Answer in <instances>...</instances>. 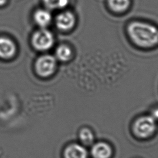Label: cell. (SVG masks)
<instances>
[{"mask_svg": "<svg viewBox=\"0 0 158 158\" xmlns=\"http://www.w3.org/2000/svg\"><path fill=\"white\" fill-rule=\"evenodd\" d=\"M15 51V44L12 40L6 37H0L1 58L10 59L14 56Z\"/></svg>", "mask_w": 158, "mask_h": 158, "instance_id": "6", "label": "cell"}, {"mask_svg": "<svg viewBox=\"0 0 158 158\" xmlns=\"http://www.w3.org/2000/svg\"><path fill=\"white\" fill-rule=\"evenodd\" d=\"M131 40L142 48H151L158 44V28L149 23L135 21L127 27Z\"/></svg>", "mask_w": 158, "mask_h": 158, "instance_id": "1", "label": "cell"}, {"mask_svg": "<svg viewBox=\"0 0 158 158\" xmlns=\"http://www.w3.org/2000/svg\"><path fill=\"white\" fill-rule=\"evenodd\" d=\"M75 17L70 11H64L58 14L56 18L57 27L64 31L72 29L75 23Z\"/></svg>", "mask_w": 158, "mask_h": 158, "instance_id": "5", "label": "cell"}, {"mask_svg": "<svg viewBox=\"0 0 158 158\" xmlns=\"http://www.w3.org/2000/svg\"><path fill=\"white\" fill-rule=\"evenodd\" d=\"M151 116L154 118V119L156 121L158 120V109H156L152 111Z\"/></svg>", "mask_w": 158, "mask_h": 158, "instance_id": "14", "label": "cell"}, {"mask_svg": "<svg viewBox=\"0 0 158 158\" xmlns=\"http://www.w3.org/2000/svg\"><path fill=\"white\" fill-rule=\"evenodd\" d=\"M72 55V49L66 44H61L58 46L56 51V57L61 61H67Z\"/></svg>", "mask_w": 158, "mask_h": 158, "instance_id": "11", "label": "cell"}, {"mask_svg": "<svg viewBox=\"0 0 158 158\" xmlns=\"http://www.w3.org/2000/svg\"><path fill=\"white\" fill-rule=\"evenodd\" d=\"M56 58L51 55L40 56L36 61L35 67L37 73L41 77H48L51 75L56 68Z\"/></svg>", "mask_w": 158, "mask_h": 158, "instance_id": "4", "label": "cell"}, {"mask_svg": "<svg viewBox=\"0 0 158 158\" xmlns=\"http://www.w3.org/2000/svg\"><path fill=\"white\" fill-rule=\"evenodd\" d=\"M34 20L40 27L45 28L51 23L52 16L48 10L39 9L35 12Z\"/></svg>", "mask_w": 158, "mask_h": 158, "instance_id": "9", "label": "cell"}, {"mask_svg": "<svg viewBox=\"0 0 158 158\" xmlns=\"http://www.w3.org/2000/svg\"><path fill=\"white\" fill-rule=\"evenodd\" d=\"M156 128V121L151 116H144L136 120L133 125L135 135L140 138H147L151 135Z\"/></svg>", "mask_w": 158, "mask_h": 158, "instance_id": "3", "label": "cell"}, {"mask_svg": "<svg viewBox=\"0 0 158 158\" xmlns=\"http://www.w3.org/2000/svg\"><path fill=\"white\" fill-rule=\"evenodd\" d=\"M45 6L49 9H64L67 6L69 0H43Z\"/></svg>", "mask_w": 158, "mask_h": 158, "instance_id": "12", "label": "cell"}, {"mask_svg": "<svg viewBox=\"0 0 158 158\" xmlns=\"http://www.w3.org/2000/svg\"><path fill=\"white\" fill-rule=\"evenodd\" d=\"M54 42V38L52 33L44 28L35 31L31 38L33 47L41 51L49 49L52 46Z\"/></svg>", "mask_w": 158, "mask_h": 158, "instance_id": "2", "label": "cell"}, {"mask_svg": "<svg viewBox=\"0 0 158 158\" xmlns=\"http://www.w3.org/2000/svg\"><path fill=\"white\" fill-rule=\"evenodd\" d=\"M79 136L82 143L86 145L91 144L94 139V136L91 131L86 128L81 130L80 131Z\"/></svg>", "mask_w": 158, "mask_h": 158, "instance_id": "13", "label": "cell"}, {"mask_svg": "<svg viewBox=\"0 0 158 158\" xmlns=\"http://www.w3.org/2000/svg\"><path fill=\"white\" fill-rule=\"evenodd\" d=\"M64 156L65 158H87L88 152L83 146L73 144L65 149Z\"/></svg>", "mask_w": 158, "mask_h": 158, "instance_id": "7", "label": "cell"}, {"mask_svg": "<svg viewBox=\"0 0 158 158\" xmlns=\"http://www.w3.org/2000/svg\"><path fill=\"white\" fill-rule=\"evenodd\" d=\"M91 154L94 158H109L112 154V149L108 144L99 142L92 147Z\"/></svg>", "mask_w": 158, "mask_h": 158, "instance_id": "8", "label": "cell"}, {"mask_svg": "<svg viewBox=\"0 0 158 158\" xmlns=\"http://www.w3.org/2000/svg\"><path fill=\"white\" fill-rule=\"evenodd\" d=\"M107 4L114 12L121 13L128 9L130 4V0H107Z\"/></svg>", "mask_w": 158, "mask_h": 158, "instance_id": "10", "label": "cell"}, {"mask_svg": "<svg viewBox=\"0 0 158 158\" xmlns=\"http://www.w3.org/2000/svg\"><path fill=\"white\" fill-rule=\"evenodd\" d=\"M7 0H0V6H3L6 4Z\"/></svg>", "mask_w": 158, "mask_h": 158, "instance_id": "15", "label": "cell"}]
</instances>
